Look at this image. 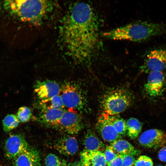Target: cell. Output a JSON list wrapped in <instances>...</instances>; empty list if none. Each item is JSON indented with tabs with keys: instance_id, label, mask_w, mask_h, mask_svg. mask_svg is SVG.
Wrapping results in <instances>:
<instances>
[{
	"instance_id": "1",
	"label": "cell",
	"mask_w": 166,
	"mask_h": 166,
	"mask_svg": "<svg viewBox=\"0 0 166 166\" xmlns=\"http://www.w3.org/2000/svg\"><path fill=\"white\" fill-rule=\"evenodd\" d=\"M100 21L88 3H74L63 21L60 39L69 55L75 61L89 65L99 55L102 47Z\"/></svg>"
},
{
	"instance_id": "2",
	"label": "cell",
	"mask_w": 166,
	"mask_h": 166,
	"mask_svg": "<svg viewBox=\"0 0 166 166\" xmlns=\"http://www.w3.org/2000/svg\"><path fill=\"white\" fill-rule=\"evenodd\" d=\"M164 34H166V24L138 21L104 32L101 35L110 40L140 42Z\"/></svg>"
},
{
	"instance_id": "3",
	"label": "cell",
	"mask_w": 166,
	"mask_h": 166,
	"mask_svg": "<svg viewBox=\"0 0 166 166\" xmlns=\"http://www.w3.org/2000/svg\"><path fill=\"white\" fill-rule=\"evenodd\" d=\"M4 8L21 20L39 22L50 12L53 3L46 0H6Z\"/></svg>"
},
{
	"instance_id": "4",
	"label": "cell",
	"mask_w": 166,
	"mask_h": 166,
	"mask_svg": "<svg viewBox=\"0 0 166 166\" xmlns=\"http://www.w3.org/2000/svg\"><path fill=\"white\" fill-rule=\"evenodd\" d=\"M132 100L131 95L126 90L119 89L110 91L105 95L101 101L103 113L111 116L122 113L131 105Z\"/></svg>"
},
{
	"instance_id": "5",
	"label": "cell",
	"mask_w": 166,
	"mask_h": 166,
	"mask_svg": "<svg viewBox=\"0 0 166 166\" xmlns=\"http://www.w3.org/2000/svg\"><path fill=\"white\" fill-rule=\"evenodd\" d=\"M60 94L65 107L67 109L77 110L83 107L85 103L84 96L75 84L69 82L63 84L61 87Z\"/></svg>"
},
{
	"instance_id": "6",
	"label": "cell",
	"mask_w": 166,
	"mask_h": 166,
	"mask_svg": "<svg viewBox=\"0 0 166 166\" xmlns=\"http://www.w3.org/2000/svg\"><path fill=\"white\" fill-rule=\"evenodd\" d=\"M83 127L81 117L77 110L65 109L57 127L68 133L73 135L78 133Z\"/></svg>"
},
{
	"instance_id": "7",
	"label": "cell",
	"mask_w": 166,
	"mask_h": 166,
	"mask_svg": "<svg viewBox=\"0 0 166 166\" xmlns=\"http://www.w3.org/2000/svg\"><path fill=\"white\" fill-rule=\"evenodd\" d=\"M166 68V49H158L151 50L146 55L141 68L149 73L162 71Z\"/></svg>"
},
{
	"instance_id": "8",
	"label": "cell",
	"mask_w": 166,
	"mask_h": 166,
	"mask_svg": "<svg viewBox=\"0 0 166 166\" xmlns=\"http://www.w3.org/2000/svg\"><path fill=\"white\" fill-rule=\"evenodd\" d=\"M138 140L141 145L146 148H161L166 145V133L159 129H150L143 132Z\"/></svg>"
},
{
	"instance_id": "9",
	"label": "cell",
	"mask_w": 166,
	"mask_h": 166,
	"mask_svg": "<svg viewBox=\"0 0 166 166\" xmlns=\"http://www.w3.org/2000/svg\"><path fill=\"white\" fill-rule=\"evenodd\" d=\"M96 128L103 139L107 142L111 143L122 137L114 127L111 116L105 113H103L99 116Z\"/></svg>"
},
{
	"instance_id": "10",
	"label": "cell",
	"mask_w": 166,
	"mask_h": 166,
	"mask_svg": "<svg viewBox=\"0 0 166 166\" xmlns=\"http://www.w3.org/2000/svg\"><path fill=\"white\" fill-rule=\"evenodd\" d=\"M165 85V78L162 71L151 72L144 85V90L149 97H157L163 93Z\"/></svg>"
},
{
	"instance_id": "11",
	"label": "cell",
	"mask_w": 166,
	"mask_h": 166,
	"mask_svg": "<svg viewBox=\"0 0 166 166\" xmlns=\"http://www.w3.org/2000/svg\"><path fill=\"white\" fill-rule=\"evenodd\" d=\"M28 147V144L23 136L20 134L11 135L5 143V155L8 159H14Z\"/></svg>"
},
{
	"instance_id": "12",
	"label": "cell",
	"mask_w": 166,
	"mask_h": 166,
	"mask_svg": "<svg viewBox=\"0 0 166 166\" xmlns=\"http://www.w3.org/2000/svg\"><path fill=\"white\" fill-rule=\"evenodd\" d=\"M61 87L56 81L46 80L37 81L34 91L40 100L47 99L59 94Z\"/></svg>"
},
{
	"instance_id": "13",
	"label": "cell",
	"mask_w": 166,
	"mask_h": 166,
	"mask_svg": "<svg viewBox=\"0 0 166 166\" xmlns=\"http://www.w3.org/2000/svg\"><path fill=\"white\" fill-rule=\"evenodd\" d=\"M13 160L14 166H41L39 152L35 148L29 147Z\"/></svg>"
},
{
	"instance_id": "14",
	"label": "cell",
	"mask_w": 166,
	"mask_h": 166,
	"mask_svg": "<svg viewBox=\"0 0 166 166\" xmlns=\"http://www.w3.org/2000/svg\"><path fill=\"white\" fill-rule=\"evenodd\" d=\"M54 147L59 153L66 156L74 155L78 149L76 139L69 136H64L57 140Z\"/></svg>"
},
{
	"instance_id": "15",
	"label": "cell",
	"mask_w": 166,
	"mask_h": 166,
	"mask_svg": "<svg viewBox=\"0 0 166 166\" xmlns=\"http://www.w3.org/2000/svg\"><path fill=\"white\" fill-rule=\"evenodd\" d=\"M80 161L83 166H105L104 153L84 150L80 154Z\"/></svg>"
},
{
	"instance_id": "16",
	"label": "cell",
	"mask_w": 166,
	"mask_h": 166,
	"mask_svg": "<svg viewBox=\"0 0 166 166\" xmlns=\"http://www.w3.org/2000/svg\"><path fill=\"white\" fill-rule=\"evenodd\" d=\"M65 110L64 109H42L39 119L45 125L57 127Z\"/></svg>"
},
{
	"instance_id": "17",
	"label": "cell",
	"mask_w": 166,
	"mask_h": 166,
	"mask_svg": "<svg viewBox=\"0 0 166 166\" xmlns=\"http://www.w3.org/2000/svg\"><path fill=\"white\" fill-rule=\"evenodd\" d=\"M83 142L85 150L103 152L105 148L104 144L90 129L85 132Z\"/></svg>"
},
{
	"instance_id": "18",
	"label": "cell",
	"mask_w": 166,
	"mask_h": 166,
	"mask_svg": "<svg viewBox=\"0 0 166 166\" xmlns=\"http://www.w3.org/2000/svg\"><path fill=\"white\" fill-rule=\"evenodd\" d=\"M111 145L118 154L138 156L140 151L135 148L130 143L123 139H118L111 143Z\"/></svg>"
},
{
	"instance_id": "19",
	"label": "cell",
	"mask_w": 166,
	"mask_h": 166,
	"mask_svg": "<svg viewBox=\"0 0 166 166\" xmlns=\"http://www.w3.org/2000/svg\"><path fill=\"white\" fill-rule=\"evenodd\" d=\"M40 100L39 104L42 109H64L65 108L60 94L47 99Z\"/></svg>"
},
{
	"instance_id": "20",
	"label": "cell",
	"mask_w": 166,
	"mask_h": 166,
	"mask_svg": "<svg viewBox=\"0 0 166 166\" xmlns=\"http://www.w3.org/2000/svg\"><path fill=\"white\" fill-rule=\"evenodd\" d=\"M127 132L128 136L131 139L137 138L142 129L141 122L137 119L131 118L126 122Z\"/></svg>"
},
{
	"instance_id": "21",
	"label": "cell",
	"mask_w": 166,
	"mask_h": 166,
	"mask_svg": "<svg viewBox=\"0 0 166 166\" xmlns=\"http://www.w3.org/2000/svg\"><path fill=\"white\" fill-rule=\"evenodd\" d=\"M19 121L16 116L13 114L7 115L2 121L3 128L6 132H8L16 128Z\"/></svg>"
},
{
	"instance_id": "22",
	"label": "cell",
	"mask_w": 166,
	"mask_h": 166,
	"mask_svg": "<svg viewBox=\"0 0 166 166\" xmlns=\"http://www.w3.org/2000/svg\"><path fill=\"white\" fill-rule=\"evenodd\" d=\"M116 116H111L113 125L120 135H124L127 132L126 122L123 118Z\"/></svg>"
},
{
	"instance_id": "23",
	"label": "cell",
	"mask_w": 166,
	"mask_h": 166,
	"mask_svg": "<svg viewBox=\"0 0 166 166\" xmlns=\"http://www.w3.org/2000/svg\"><path fill=\"white\" fill-rule=\"evenodd\" d=\"M16 116L19 122L25 123L30 120L32 113L30 108L23 106L19 108Z\"/></svg>"
},
{
	"instance_id": "24",
	"label": "cell",
	"mask_w": 166,
	"mask_h": 166,
	"mask_svg": "<svg viewBox=\"0 0 166 166\" xmlns=\"http://www.w3.org/2000/svg\"><path fill=\"white\" fill-rule=\"evenodd\" d=\"M45 166H67L66 163L63 161L56 155L50 153L45 159Z\"/></svg>"
},
{
	"instance_id": "25",
	"label": "cell",
	"mask_w": 166,
	"mask_h": 166,
	"mask_svg": "<svg viewBox=\"0 0 166 166\" xmlns=\"http://www.w3.org/2000/svg\"><path fill=\"white\" fill-rule=\"evenodd\" d=\"M134 166H153V162L150 157L142 155L136 160Z\"/></svg>"
},
{
	"instance_id": "26",
	"label": "cell",
	"mask_w": 166,
	"mask_h": 166,
	"mask_svg": "<svg viewBox=\"0 0 166 166\" xmlns=\"http://www.w3.org/2000/svg\"><path fill=\"white\" fill-rule=\"evenodd\" d=\"M104 154L107 163L112 161L118 155L111 145L105 148Z\"/></svg>"
},
{
	"instance_id": "27",
	"label": "cell",
	"mask_w": 166,
	"mask_h": 166,
	"mask_svg": "<svg viewBox=\"0 0 166 166\" xmlns=\"http://www.w3.org/2000/svg\"><path fill=\"white\" fill-rule=\"evenodd\" d=\"M135 160V159L133 156L124 155L121 166H134Z\"/></svg>"
},
{
	"instance_id": "28",
	"label": "cell",
	"mask_w": 166,
	"mask_h": 166,
	"mask_svg": "<svg viewBox=\"0 0 166 166\" xmlns=\"http://www.w3.org/2000/svg\"><path fill=\"white\" fill-rule=\"evenodd\" d=\"M124 155L118 154L110 162L107 163L108 166H121L123 162Z\"/></svg>"
},
{
	"instance_id": "29",
	"label": "cell",
	"mask_w": 166,
	"mask_h": 166,
	"mask_svg": "<svg viewBox=\"0 0 166 166\" xmlns=\"http://www.w3.org/2000/svg\"><path fill=\"white\" fill-rule=\"evenodd\" d=\"M158 156L160 161L166 162V145L160 149Z\"/></svg>"
},
{
	"instance_id": "30",
	"label": "cell",
	"mask_w": 166,
	"mask_h": 166,
	"mask_svg": "<svg viewBox=\"0 0 166 166\" xmlns=\"http://www.w3.org/2000/svg\"><path fill=\"white\" fill-rule=\"evenodd\" d=\"M67 166H83L80 161H76L67 164Z\"/></svg>"
},
{
	"instance_id": "31",
	"label": "cell",
	"mask_w": 166,
	"mask_h": 166,
	"mask_svg": "<svg viewBox=\"0 0 166 166\" xmlns=\"http://www.w3.org/2000/svg\"><path fill=\"white\" fill-rule=\"evenodd\" d=\"M156 166H163L162 165H156Z\"/></svg>"
}]
</instances>
